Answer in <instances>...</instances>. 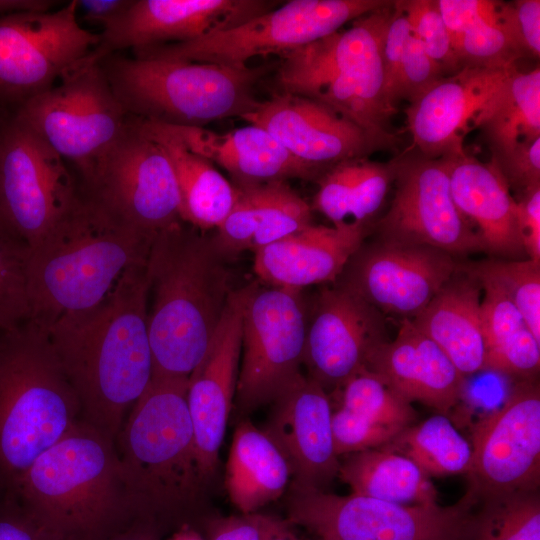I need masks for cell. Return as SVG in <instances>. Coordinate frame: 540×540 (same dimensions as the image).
Here are the masks:
<instances>
[{
    "mask_svg": "<svg viewBox=\"0 0 540 540\" xmlns=\"http://www.w3.org/2000/svg\"><path fill=\"white\" fill-rule=\"evenodd\" d=\"M146 263L126 269L96 306L59 317L49 340L81 419L116 440L152 378Z\"/></svg>",
    "mask_w": 540,
    "mask_h": 540,
    "instance_id": "cell-1",
    "label": "cell"
},
{
    "mask_svg": "<svg viewBox=\"0 0 540 540\" xmlns=\"http://www.w3.org/2000/svg\"><path fill=\"white\" fill-rule=\"evenodd\" d=\"M225 259L185 222L154 237L146 262L152 378H189L205 356L233 291Z\"/></svg>",
    "mask_w": 540,
    "mask_h": 540,
    "instance_id": "cell-2",
    "label": "cell"
},
{
    "mask_svg": "<svg viewBox=\"0 0 540 540\" xmlns=\"http://www.w3.org/2000/svg\"><path fill=\"white\" fill-rule=\"evenodd\" d=\"M189 378H151L116 438L135 518L159 530L194 511L209 484L187 404Z\"/></svg>",
    "mask_w": 540,
    "mask_h": 540,
    "instance_id": "cell-3",
    "label": "cell"
},
{
    "mask_svg": "<svg viewBox=\"0 0 540 540\" xmlns=\"http://www.w3.org/2000/svg\"><path fill=\"white\" fill-rule=\"evenodd\" d=\"M153 239L82 193L66 219L29 249V320L47 331L62 315L98 305L126 269L147 262Z\"/></svg>",
    "mask_w": 540,
    "mask_h": 540,
    "instance_id": "cell-4",
    "label": "cell"
},
{
    "mask_svg": "<svg viewBox=\"0 0 540 540\" xmlns=\"http://www.w3.org/2000/svg\"><path fill=\"white\" fill-rule=\"evenodd\" d=\"M11 488L67 540H99L135 518L116 440L83 419Z\"/></svg>",
    "mask_w": 540,
    "mask_h": 540,
    "instance_id": "cell-5",
    "label": "cell"
},
{
    "mask_svg": "<svg viewBox=\"0 0 540 540\" xmlns=\"http://www.w3.org/2000/svg\"><path fill=\"white\" fill-rule=\"evenodd\" d=\"M81 419L78 397L45 329L31 320L0 336V476L13 487Z\"/></svg>",
    "mask_w": 540,
    "mask_h": 540,
    "instance_id": "cell-6",
    "label": "cell"
},
{
    "mask_svg": "<svg viewBox=\"0 0 540 540\" xmlns=\"http://www.w3.org/2000/svg\"><path fill=\"white\" fill-rule=\"evenodd\" d=\"M111 88L133 117L180 127L242 118L260 101L254 87L267 67L228 66L120 53L98 60Z\"/></svg>",
    "mask_w": 540,
    "mask_h": 540,
    "instance_id": "cell-7",
    "label": "cell"
},
{
    "mask_svg": "<svg viewBox=\"0 0 540 540\" xmlns=\"http://www.w3.org/2000/svg\"><path fill=\"white\" fill-rule=\"evenodd\" d=\"M12 115L76 169L80 186L89 183L128 118L99 62L90 54Z\"/></svg>",
    "mask_w": 540,
    "mask_h": 540,
    "instance_id": "cell-8",
    "label": "cell"
},
{
    "mask_svg": "<svg viewBox=\"0 0 540 540\" xmlns=\"http://www.w3.org/2000/svg\"><path fill=\"white\" fill-rule=\"evenodd\" d=\"M386 0H291L234 28L197 40L132 51L135 58H160L228 66L258 56L280 57L333 34L346 23L379 10Z\"/></svg>",
    "mask_w": 540,
    "mask_h": 540,
    "instance_id": "cell-9",
    "label": "cell"
},
{
    "mask_svg": "<svg viewBox=\"0 0 540 540\" xmlns=\"http://www.w3.org/2000/svg\"><path fill=\"white\" fill-rule=\"evenodd\" d=\"M474 503L404 505L351 493L289 486V522L320 540H467Z\"/></svg>",
    "mask_w": 540,
    "mask_h": 540,
    "instance_id": "cell-10",
    "label": "cell"
},
{
    "mask_svg": "<svg viewBox=\"0 0 540 540\" xmlns=\"http://www.w3.org/2000/svg\"><path fill=\"white\" fill-rule=\"evenodd\" d=\"M80 189L114 220L151 237L184 222L171 162L131 115Z\"/></svg>",
    "mask_w": 540,
    "mask_h": 540,
    "instance_id": "cell-11",
    "label": "cell"
},
{
    "mask_svg": "<svg viewBox=\"0 0 540 540\" xmlns=\"http://www.w3.org/2000/svg\"><path fill=\"white\" fill-rule=\"evenodd\" d=\"M82 192L68 164L13 115L0 125V214L29 249L74 210Z\"/></svg>",
    "mask_w": 540,
    "mask_h": 540,
    "instance_id": "cell-12",
    "label": "cell"
},
{
    "mask_svg": "<svg viewBox=\"0 0 540 540\" xmlns=\"http://www.w3.org/2000/svg\"><path fill=\"white\" fill-rule=\"evenodd\" d=\"M306 327L302 290L247 286L233 404L239 419L271 404L301 374Z\"/></svg>",
    "mask_w": 540,
    "mask_h": 540,
    "instance_id": "cell-13",
    "label": "cell"
},
{
    "mask_svg": "<svg viewBox=\"0 0 540 540\" xmlns=\"http://www.w3.org/2000/svg\"><path fill=\"white\" fill-rule=\"evenodd\" d=\"M77 0L57 10L0 17V115L51 88L98 44L77 19Z\"/></svg>",
    "mask_w": 540,
    "mask_h": 540,
    "instance_id": "cell-14",
    "label": "cell"
},
{
    "mask_svg": "<svg viewBox=\"0 0 540 540\" xmlns=\"http://www.w3.org/2000/svg\"><path fill=\"white\" fill-rule=\"evenodd\" d=\"M465 494L475 505L540 485V388L519 381L501 407L473 427Z\"/></svg>",
    "mask_w": 540,
    "mask_h": 540,
    "instance_id": "cell-15",
    "label": "cell"
},
{
    "mask_svg": "<svg viewBox=\"0 0 540 540\" xmlns=\"http://www.w3.org/2000/svg\"><path fill=\"white\" fill-rule=\"evenodd\" d=\"M393 164L395 192L376 223L379 239L426 245L454 257L485 251L453 200L448 158L432 159L415 151L393 159Z\"/></svg>",
    "mask_w": 540,
    "mask_h": 540,
    "instance_id": "cell-16",
    "label": "cell"
},
{
    "mask_svg": "<svg viewBox=\"0 0 540 540\" xmlns=\"http://www.w3.org/2000/svg\"><path fill=\"white\" fill-rule=\"evenodd\" d=\"M455 257L440 249L379 239L355 252L345 284L378 311L411 319L458 270ZM344 269V270H345Z\"/></svg>",
    "mask_w": 540,
    "mask_h": 540,
    "instance_id": "cell-17",
    "label": "cell"
},
{
    "mask_svg": "<svg viewBox=\"0 0 540 540\" xmlns=\"http://www.w3.org/2000/svg\"><path fill=\"white\" fill-rule=\"evenodd\" d=\"M266 0H131L102 28L95 60L124 49L189 42L234 28L276 6Z\"/></svg>",
    "mask_w": 540,
    "mask_h": 540,
    "instance_id": "cell-18",
    "label": "cell"
},
{
    "mask_svg": "<svg viewBox=\"0 0 540 540\" xmlns=\"http://www.w3.org/2000/svg\"><path fill=\"white\" fill-rule=\"evenodd\" d=\"M311 309L302 364L325 390L339 389L387 341L384 315L341 282L323 288Z\"/></svg>",
    "mask_w": 540,
    "mask_h": 540,
    "instance_id": "cell-19",
    "label": "cell"
},
{
    "mask_svg": "<svg viewBox=\"0 0 540 540\" xmlns=\"http://www.w3.org/2000/svg\"><path fill=\"white\" fill-rule=\"evenodd\" d=\"M247 286L233 290L208 350L188 379L187 404L203 475L210 483L233 408Z\"/></svg>",
    "mask_w": 540,
    "mask_h": 540,
    "instance_id": "cell-20",
    "label": "cell"
},
{
    "mask_svg": "<svg viewBox=\"0 0 540 540\" xmlns=\"http://www.w3.org/2000/svg\"><path fill=\"white\" fill-rule=\"evenodd\" d=\"M241 119L265 129L293 156L321 177L343 162L381 150L359 126L326 105L278 92Z\"/></svg>",
    "mask_w": 540,
    "mask_h": 540,
    "instance_id": "cell-21",
    "label": "cell"
},
{
    "mask_svg": "<svg viewBox=\"0 0 540 540\" xmlns=\"http://www.w3.org/2000/svg\"><path fill=\"white\" fill-rule=\"evenodd\" d=\"M262 429L286 459L291 485L325 490L338 476L332 406L326 390L300 374L272 403Z\"/></svg>",
    "mask_w": 540,
    "mask_h": 540,
    "instance_id": "cell-22",
    "label": "cell"
},
{
    "mask_svg": "<svg viewBox=\"0 0 540 540\" xmlns=\"http://www.w3.org/2000/svg\"><path fill=\"white\" fill-rule=\"evenodd\" d=\"M514 66L462 67L411 100L405 113L415 150L432 159L465 154L466 134L476 128L478 117Z\"/></svg>",
    "mask_w": 540,
    "mask_h": 540,
    "instance_id": "cell-23",
    "label": "cell"
},
{
    "mask_svg": "<svg viewBox=\"0 0 540 540\" xmlns=\"http://www.w3.org/2000/svg\"><path fill=\"white\" fill-rule=\"evenodd\" d=\"M365 369L407 402L447 415L462 398L465 377L446 354L411 321L401 319L396 337L370 353Z\"/></svg>",
    "mask_w": 540,
    "mask_h": 540,
    "instance_id": "cell-24",
    "label": "cell"
},
{
    "mask_svg": "<svg viewBox=\"0 0 540 540\" xmlns=\"http://www.w3.org/2000/svg\"><path fill=\"white\" fill-rule=\"evenodd\" d=\"M368 228L310 225L257 250L254 272L268 286L302 290L335 283Z\"/></svg>",
    "mask_w": 540,
    "mask_h": 540,
    "instance_id": "cell-25",
    "label": "cell"
},
{
    "mask_svg": "<svg viewBox=\"0 0 540 540\" xmlns=\"http://www.w3.org/2000/svg\"><path fill=\"white\" fill-rule=\"evenodd\" d=\"M193 152L222 167L234 186L317 180L316 174L265 129L247 125L219 134L205 127L168 125Z\"/></svg>",
    "mask_w": 540,
    "mask_h": 540,
    "instance_id": "cell-26",
    "label": "cell"
},
{
    "mask_svg": "<svg viewBox=\"0 0 540 540\" xmlns=\"http://www.w3.org/2000/svg\"><path fill=\"white\" fill-rule=\"evenodd\" d=\"M236 199L212 241L229 258L257 250L312 222V207L286 181L234 186Z\"/></svg>",
    "mask_w": 540,
    "mask_h": 540,
    "instance_id": "cell-27",
    "label": "cell"
},
{
    "mask_svg": "<svg viewBox=\"0 0 540 540\" xmlns=\"http://www.w3.org/2000/svg\"><path fill=\"white\" fill-rule=\"evenodd\" d=\"M446 158L453 200L485 251L502 258L524 256L517 201L496 167L466 153Z\"/></svg>",
    "mask_w": 540,
    "mask_h": 540,
    "instance_id": "cell-28",
    "label": "cell"
},
{
    "mask_svg": "<svg viewBox=\"0 0 540 540\" xmlns=\"http://www.w3.org/2000/svg\"><path fill=\"white\" fill-rule=\"evenodd\" d=\"M482 287L459 268L427 306L411 318L450 359L463 377L483 371Z\"/></svg>",
    "mask_w": 540,
    "mask_h": 540,
    "instance_id": "cell-29",
    "label": "cell"
},
{
    "mask_svg": "<svg viewBox=\"0 0 540 540\" xmlns=\"http://www.w3.org/2000/svg\"><path fill=\"white\" fill-rule=\"evenodd\" d=\"M136 119L171 162L179 188L183 221L201 232L217 229L235 202L234 185L214 164L190 150L168 125Z\"/></svg>",
    "mask_w": 540,
    "mask_h": 540,
    "instance_id": "cell-30",
    "label": "cell"
},
{
    "mask_svg": "<svg viewBox=\"0 0 540 540\" xmlns=\"http://www.w3.org/2000/svg\"><path fill=\"white\" fill-rule=\"evenodd\" d=\"M288 463L269 436L248 418L236 424L225 472V488L243 514L281 497L288 488Z\"/></svg>",
    "mask_w": 540,
    "mask_h": 540,
    "instance_id": "cell-31",
    "label": "cell"
},
{
    "mask_svg": "<svg viewBox=\"0 0 540 540\" xmlns=\"http://www.w3.org/2000/svg\"><path fill=\"white\" fill-rule=\"evenodd\" d=\"M394 164L358 158L343 162L317 179L313 207L334 227L368 228L393 183Z\"/></svg>",
    "mask_w": 540,
    "mask_h": 540,
    "instance_id": "cell-32",
    "label": "cell"
},
{
    "mask_svg": "<svg viewBox=\"0 0 540 540\" xmlns=\"http://www.w3.org/2000/svg\"><path fill=\"white\" fill-rule=\"evenodd\" d=\"M474 277L482 287L483 371L517 382L536 380L540 369V343L504 291L487 278Z\"/></svg>",
    "mask_w": 540,
    "mask_h": 540,
    "instance_id": "cell-33",
    "label": "cell"
},
{
    "mask_svg": "<svg viewBox=\"0 0 540 540\" xmlns=\"http://www.w3.org/2000/svg\"><path fill=\"white\" fill-rule=\"evenodd\" d=\"M338 476L356 495L404 505L437 501L431 478L409 458L385 447L344 455Z\"/></svg>",
    "mask_w": 540,
    "mask_h": 540,
    "instance_id": "cell-34",
    "label": "cell"
},
{
    "mask_svg": "<svg viewBox=\"0 0 540 540\" xmlns=\"http://www.w3.org/2000/svg\"><path fill=\"white\" fill-rule=\"evenodd\" d=\"M492 154L540 137V69L520 72L514 66L502 87L477 119Z\"/></svg>",
    "mask_w": 540,
    "mask_h": 540,
    "instance_id": "cell-35",
    "label": "cell"
},
{
    "mask_svg": "<svg viewBox=\"0 0 540 540\" xmlns=\"http://www.w3.org/2000/svg\"><path fill=\"white\" fill-rule=\"evenodd\" d=\"M414 462L429 478L467 474L472 447L447 415L411 424L382 446Z\"/></svg>",
    "mask_w": 540,
    "mask_h": 540,
    "instance_id": "cell-36",
    "label": "cell"
},
{
    "mask_svg": "<svg viewBox=\"0 0 540 540\" xmlns=\"http://www.w3.org/2000/svg\"><path fill=\"white\" fill-rule=\"evenodd\" d=\"M479 503L481 509L471 514L467 540H540L538 491L511 493Z\"/></svg>",
    "mask_w": 540,
    "mask_h": 540,
    "instance_id": "cell-37",
    "label": "cell"
},
{
    "mask_svg": "<svg viewBox=\"0 0 540 540\" xmlns=\"http://www.w3.org/2000/svg\"><path fill=\"white\" fill-rule=\"evenodd\" d=\"M460 268L476 277L495 282L523 317L540 343V263L526 260H487L461 264Z\"/></svg>",
    "mask_w": 540,
    "mask_h": 540,
    "instance_id": "cell-38",
    "label": "cell"
},
{
    "mask_svg": "<svg viewBox=\"0 0 540 540\" xmlns=\"http://www.w3.org/2000/svg\"><path fill=\"white\" fill-rule=\"evenodd\" d=\"M339 389H342L340 407L374 422L404 429L415 420L412 404L367 369L351 377Z\"/></svg>",
    "mask_w": 540,
    "mask_h": 540,
    "instance_id": "cell-39",
    "label": "cell"
},
{
    "mask_svg": "<svg viewBox=\"0 0 540 540\" xmlns=\"http://www.w3.org/2000/svg\"><path fill=\"white\" fill-rule=\"evenodd\" d=\"M29 248L0 232V329L13 330L30 317L27 285Z\"/></svg>",
    "mask_w": 540,
    "mask_h": 540,
    "instance_id": "cell-40",
    "label": "cell"
},
{
    "mask_svg": "<svg viewBox=\"0 0 540 540\" xmlns=\"http://www.w3.org/2000/svg\"><path fill=\"white\" fill-rule=\"evenodd\" d=\"M454 52L461 68H506L520 59L498 23L497 14L470 26L461 35Z\"/></svg>",
    "mask_w": 540,
    "mask_h": 540,
    "instance_id": "cell-41",
    "label": "cell"
},
{
    "mask_svg": "<svg viewBox=\"0 0 540 540\" xmlns=\"http://www.w3.org/2000/svg\"><path fill=\"white\" fill-rule=\"evenodd\" d=\"M400 4L411 34L421 41L426 53L443 73L459 71L461 67L436 0H400Z\"/></svg>",
    "mask_w": 540,
    "mask_h": 540,
    "instance_id": "cell-42",
    "label": "cell"
},
{
    "mask_svg": "<svg viewBox=\"0 0 540 540\" xmlns=\"http://www.w3.org/2000/svg\"><path fill=\"white\" fill-rule=\"evenodd\" d=\"M331 423L338 457L382 447L403 430L374 422L343 407L332 412Z\"/></svg>",
    "mask_w": 540,
    "mask_h": 540,
    "instance_id": "cell-43",
    "label": "cell"
},
{
    "mask_svg": "<svg viewBox=\"0 0 540 540\" xmlns=\"http://www.w3.org/2000/svg\"><path fill=\"white\" fill-rule=\"evenodd\" d=\"M497 20L519 58H539V0L499 1Z\"/></svg>",
    "mask_w": 540,
    "mask_h": 540,
    "instance_id": "cell-44",
    "label": "cell"
},
{
    "mask_svg": "<svg viewBox=\"0 0 540 540\" xmlns=\"http://www.w3.org/2000/svg\"><path fill=\"white\" fill-rule=\"evenodd\" d=\"M0 540H67L27 505L16 490L7 488L0 499Z\"/></svg>",
    "mask_w": 540,
    "mask_h": 540,
    "instance_id": "cell-45",
    "label": "cell"
},
{
    "mask_svg": "<svg viewBox=\"0 0 540 540\" xmlns=\"http://www.w3.org/2000/svg\"><path fill=\"white\" fill-rule=\"evenodd\" d=\"M442 77L444 73L439 65L429 57L421 41L411 34L400 60L393 104L402 99L410 102Z\"/></svg>",
    "mask_w": 540,
    "mask_h": 540,
    "instance_id": "cell-46",
    "label": "cell"
},
{
    "mask_svg": "<svg viewBox=\"0 0 540 540\" xmlns=\"http://www.w3.org/2000/svg\"><path fill=\"white\" fill-rule=\"evenodd\" d=\"M510 191L520 196L540 186V137L524 140L509 150L492 154L490 161Z\"/></svg>",
    "mask_w": 540,
    "mask_h": 540,
    "instance_id": "cell-47",
    "label": "cell"
},
{
    "mask_svg": "<svg viewBox=\"0 0 540 540\" xmlns=\"http://www.w3.org/2000/svg\"><path fill=\"white\" fill-rule=\"evenodd\" d=\"M287 526V522L271 515L242 513L214 521L209 540H270Z\"/></svg>",
    "mask_w": 540,
    "mask_h": 540,
    "instance_id": "cell-48",
    "label": "cell"
},
{
    "mask_svg": "<svg viewBox=\"0 0 540 540\" xmlns=\"http://www.w3.org/2000/svg\"><path fill=\"white\" fill-rule=\"evenodd\" d=\"M411 35V28L401 7L400 0L393 1L391 16L382 43V62L385 77V92L393 107V92L404 47Z\"/></svg>",
    "mask_w": 540,
    "mask_h": 540,
    "instance_id": "cell-49",
    "label": "cell"
},
{
    "mask_svg": "<svg viewBox=\"0 0 540 540\" xmlns=\"http://www.w3.org/2000/svg\"><path fill=\"white\" fill-rule=\"evenodd\" d=\"M439 12L449 32L452 47L461 35L476 22L495 17L499 1L436 0Z\"/></svg>",
    "mask_w": 540,
    "mask_h": 540,
    "instance_id": "cell-50",
    "label": "cell"
},
{
    "mask_svg": "<svg viewBox=\"0 0 540 540\" xmlns=\"http://www.w3.org/2000/svg\"><path fill=\"white\" fill-rule=\"evenodd\" d=\"M518 229L528 259L540 263V186L517 200Z\"/></svg>",
    "mask_w": 540,
    "mask_h": 540,
    "instance_id": "cell-51",
    "label": "cell"
},
{
    "mask_svg": "<svg viewBox=\"0 0 540 540\" xmlns=\"http://www.w3.org/2000/svg\"><path fill=\"white\" fill-rule=\"evenodd\" d=\"M131 0H77L83 19L102 28L119 15Z\"/></svg>",
    "mask_w": 540,
    "mask_h": 540,
    "instance_id": "cell-52",
    "label": "cell"
},
{
    "mask_svg": "<svg viewBox=\"0 0 540 540\" xmlns=\"http://www.w3.org/2000/svg\"><path fill=\"white\" fill-rule=\"evenodd\" d=\"M158 535L155 524L134 518L99 540H158Z\"/></svg>",
    "mask_w": 540,
    "mask_h": 540,
    "instance_id": "cell-53",
    "label": "cell"
},
{
    "mask_svg": "<svg viewBox=\"0 0 540 540\" xmlns=\"http://www.w3.org/2000/svg\"><path fill=\"white\" fill-rule=\"evenodd\" d=\"M58 3L51 0H0V17L25 11H49Z\"/></svg>",
    "mask_w": 540,
    "mask_h": 540,
    "instance_id": "cell-54",
    "label": "cell"
},
{
    "mask_svg": "<svg viewBox=\"0 0 540 540\" xmlns=\"http://www.w3.org/2000/svg\"><path fill=\"white\" fill-rule=\"evenodd\" d=\"M168 540H204V539L189 525L185 524Z\"/></svg>",
    "mask_w": 540,
    "mask_h": 540,
    "instance_id": "cell-55",
    "label": "cell"
},
{
    "mask_svg": "<svg viewBox=\"0 0 540 540\" xmlns=\"http://www.w3.org/2000/svg\"><path fill=\"white\" fill-rule=\"evenodd\" d=\"M270 540H298L296 536L290 531L289 526L277 533Z\"/></svg>",
    "mask_w": 540,
    "mask_h": 540,
    "instance_id": "cell-56",
    "label": "cell"
},
{
    "mask_svg": "<svg viewBox=\"0 0 540 540\" xmlns=\"http://www.w3.org/2000/svg\"><path fill=\"white\" fill-rule=\"evenodd\" d=\"M1 119H2V115H0V125H1ZM0 232H3V233H7V234H10L12 236H14L10 231L9 229L7 228L4 220L2 219V216L0 214ZM15 237V236H14ZM18 239V238H17Z\"/></svg>",
    "mask_w": 540,
    "mask_h": 540,
    "instance_id": "cell-57",
    "label": "cell"
},
{
    "mask_svg": "<svg viewBox=\"0 0 540 540\" xmlns=\"http://www.w3.org/2000/svg\"><path fill=\"white\" fill-rule=\"evenodd\" d=\"M6 490H7V486L4 480L2 479V477L0 476V499L4 495Z\"/></svg>",
    "mask_w": 540,
    "mask_h": 540,
    "instance_id": "cell-58",
    "label": "cell"
},
{
    "mask_svg": "<svg viewBox=\"0 0 540 540\" xmlns=\"http://www.w3.org/2000/svg\"><path fill=\"white\" fill-rule=\"evenodd\" d=\"M2 332H3V330L0 329V336H1Z\"/></svg>",
    "mask_w": 540,
    "mask_h": 540,
    "instance_id": "cell-59",
    "label": "cell"
},
{
    "mask_svg": "<svg viewBox=\"0 0 540 540\" xmlns=\"http://www.w3.org/2000/svg\"><path fill=\"white\" fill-rule=\"evenodd\" d=\"M68 540H75V539H68Z\"/></svg>",
    "mask_w": 540,
    "mask_h": 540,
    "instance_id": "cell-60",
    "label": "cell"
}]
</instances>
